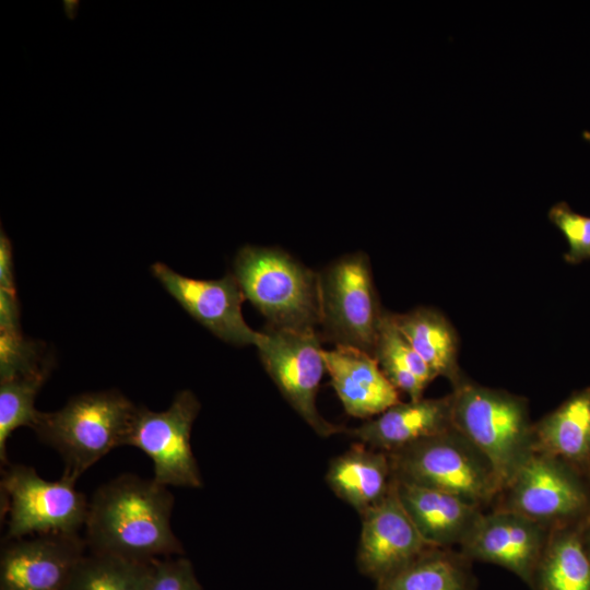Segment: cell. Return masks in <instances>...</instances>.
<instances>
[{
    "instance_id": "cell-16",
    "label": "cell",
    "mask_w": 590,
    "mask_h": 590,
    "mask_svg": "<svg viewBox=\"0 0 590 590\" xmlns=\"http://www.w3.org/2000/svg\"><path fill=\"white\" fill-rule=\"evenodd\" d=\"M540 546L531 518L519 512L498 514L472 527L469 547L475 555L527 576Z\"/></svg>"
},
{
    "instance_id": "cell-17",
    "label": "cell",
    "mask_w": 590,
    "mask_h": 590,
    "mask_svg": "<svg viewBox=\"0 0 590 590\" xmlns=\"http://www.w3.org/2000/svg\"><path fill=\"white\" fill-rule=\"evenodd\" d=\"M394 480L404 508L432 547L451 542L471 528L472 503L437 488Z\"/></svg>"
},
{
    "instance_id": "cell-13",
    "label": "cell",
    "mask_w": 590,
    "mask_h": 590,
    "mask_svg": "<svg viewBox=\"0 0 590 590\" xmlns=\"http://www.w3.org/2000/svg\"><path fill=\"white\" fill-rule=\"evenodd\" d=\"M326 370L345 412L368 418L400 402L398 389L385 376L374 355L352 346L322 351Z\"/></svg>"
},
{
    "instance_id": "cell-1",
    "label": "cell",
    "mask_w": 590,
    "mask_h": 590,
    "mask_svg": "<svg viewBox=\"0 0 590 590\" xmlns=\"http://www.w3.org/2000/svg\"><path fill=\"white\" fill-rule=\"evenodd\" d=\"M174 496L154 479L121 474L88 502L85 542L90 552L137 560L181 554L170 519Z\"/></svg>"
},
{
    "instance_id": "cell-8",
    "label": "cell",
    "mask_w": 590,
    "mask_h": 590,
    "mask_svg": "<svg viewBox=\"0 0 590 590\" xmlns=\"http://www.w3.org/2000/svg\"><path fill=\"white\" fill-rule=\"evenodd\" d=\"M388 455L397 479L437 488L472 504L487 498L498 484L491 465L480 462L451 428Z\"/></svg>"
},
{
    "instance_id": "cell-21",
    "label": "cell",
    "mask_w": 590,
    "mask_h": 590,
    "mask_svg": "<svg viewBox=\"0 0 590 590\" xmlns=\"http://www.w3.org/2000/svg\"><path fill=\"white\" fill-rule=\"evenodd\" d=\"M539 445L547 451L579 458L590 451V389L574 394L538 426Z\"/></svg>"
},
{
    "instance_id": "cell-3",
    "label": "cell",
    "mask_w": 590,
    "mask_h": 590,
    "mask_svg": "<svg viewBox=\"0 0 590 590\" xmlns=\"http://www.w3.org/2000/svg\"><path fill=\"white\" fill-rule=\"evenodd\" d=\"M269 329H315L321 322L320 278L286 251L246 245L233 273Z\"/></svg>"
},
{
    "instance_id": "cell-29",
    "label": "cell",
    "mask_w": 590,
    "mask_h": 590,
    "mask_svg": "<svg viewBox=\"0 0 590 590\" xmlns=\"http://www.w3.org/2000/svg\"><path fill=\"white\" fill-rule=\"evenodd\" d=\"M0 288L15 291L12 244L2 227L0 234Z\"/></svg>"
},
{
    "instance_id": "cell-9",
    "label": "cell",
    "mask_w": 590,
    "mask_h": 590,
    "mask_svg": "<svg viewBox=\"0 0 590 590\" xmlns=\"http://www.w3.org/2000/svg\"><path fill=\"white\" fill-rule=\"evenodd\" d=\"M200 402L190 390L179 391L162 412L137 406L126 445L142 450L153 463V479L164 486L202 487L190 436Z\"/></svg>"
},
{
    "instance_id": "cell-2",
    "label": "cell",
    "mask_w": 590,
    "mask_h": 590,
    "mask_svg": "<svg viewBox=\"0 0 590 590\" xmlns=\"http://www.w3.org/2000/svg\"><path fill=\"white\" fill-rule=\"evenodd\" d=\"M135 411L119 391L86 392L56 412H42L33 429L63 459L62 476L76 482L110 450L126 445Z\"/></svg>"
},
{
    "instance_id": "cell-10",
    "label": "cell",
    "mask_w": 590,
    "mask_h": 590,
    "mask_svg": "<svg viewBox=\"0 0 590 590\" xmlns=\"http://www.w3.org/2000/svg\"><path fill=\"white\" fill-rule=\"evenodd\" d=\"M151 272L178 304L215 337L234 345L257 346L263 332L252 330L241 312L246 299L234 274L217 280H196L156 262Z\"/></svg>"
},
{
    "instance_id": "cell-24",
    "label": "cell",
    "mask_w": 590,
    "mask_h": 590,
    "mask_svg": "<svg viewBox=\"0 0 590 590\" xmlns=\"http://www.w3.org/2000/svg\"><path fill=\"white\" fill-rule=\"evenodd\" d=\"M378 590H462V578L451 562L425 552L390 576L377 581Z\"/></svg>"
},
{
    "instance_id": "cell-6",
    "label": "cell",
    "mask_w": 590,
    "mask_h": 590,
    "mask_svg": "<svg viewBox=\"0 0 590 590\" xmlns=\"http://www.w3.org/2000/svg\"><path fill=\"white\" fill-rule=\"evenodd\" d=\"M323 335L335 345L352 346L374 355L382 319L370 264L364 252L345 255L321 274Z\"/></svg>"
},
{
    "instance_id": "cell-4",
    "label": "cell",
    "mask_w": 590,
    "mask_h": 590,
    "mask_svg": "<svg viewBox=\"0 0 590 590\" xmlns=\"http://www.w3.org/2000/svg\"><path fill=\"white\" fill-rule=\"evenodd\" d=\"M2 509L8 516L5 540L43 534H79L88 500L75 481H47L34 468L8 464L1 477Z\"/></svg>"
},
{
    "instance_id": "cell-23",
    "label": "cell",
    "mask_w": 590,
    "mask_h": 590,
    "mask_svg": "<svg viewBox=\"0 0 590 590\" xmlns=\"http://www.w3.org/2000/svg\"><path fill=\"white\" fill-rule=\"evenodd\" d=\"M50 365L37 371L2 380L0 385V459L7 464V440L21 426L34 428L42 412L35 398L47 379Z\"/></svg>"
},
{
    "instance_id": "cell-27",
    "label": "cell",
    "mask_w": 590,
    "mask_h": 590,
    "mask_svg": "<svg viewBox=\"0 0 590 590\" xmlns=\"http://www.w3.org/2000/svg\"><path fill=\"white\" fill-rule=\"evenodd\" d=\"M145 590H203L191 563L184 557L152 559Z\"/></svg>"
},
{
    "instance_id": "cell-14",
    "label": "cell",
    "mask_w": 590,
    "mask_h": 590,
    "mask_svg": "<svg viewBox=\"0 0 590 590\" xmlns=\"http://www.w3.org/2000/svg\"><path fill=\"white\" fill-rule=\"evenodd\" d=\"M452 426L451 397L398 402L345 434L370 448L394 452L423 439L441 434Z\"/></svg>"
},
{
    "instance_id": "cell-18",
    "label": "cell",
    "mask_w": 590,
    "mask_h": 590,
    "mask_svg": "<svg viewBox=\"0 0 590 590\" xmlns=\"http://www.w3.org/2000/svg\"><path fill=\"white\" fill-rule=\"evenodd\" d=\"M514 503L517 512L529 518H552L578 509L582 495L554 463L533 457L517 469Z\"/></svg>"
},
{
    "instance_id": "cell-15",
    "label": "cell",
    "mask_w": 590,
    "mask_h": 590,
    "mask_svg": "<svg viewBox=\"0 0 590 590\" xmlns=\"http://www.w3.org/2000/svg\"><path fill=\"white\" fill-rule=\"evenodd\" d=\"M392 480L389 455L362 442L333 458L326 473L331 491L359 515L385 497Z\"/></svg>"
},
{
    "instance_id": "cell-11",
    "label": "cell",
    "mask_w": 590,
    "mask_h": 590,
    "mask_svg": "<svg viewBox=\"0 0 590 590\" xmlns=\"http://www.w3.org/2000/svg\"><path fill=\"white\" fill-rule=\"evenodd\" d=\"M361 517L356 565L363 575L376 581L398 571L432 548L404 508L394 476L385 497Z\"/></svg>"
},
{
    "instance_id": "cell-30",
    "label": "cell",
    "mask_w": 590,
    "mask_h": 590,
    "mask_svg": "<svg viewBox=\"0 0 590 590\" xmlns=\"http://www.w3.org/2000/svg\"><path fill=\"white\" fill-rule=\"evenodd\" d=\"M582 137H583V139H586L587 141H590V132H589V131H583V132H582Z\"/></svg>"
},
{
    "instance_id": "cell-20",
    "label": "cell",
    "mask_w": 590,
    "mask_h": 590,
    "mask_svg": "<svg viewBox=\"0 0 590 590\" xmlns=\"http://www.w3.org/2000/svg\"><path fill=\"white\" fill-rule=\"evenodd\" d=\"M374 356L389 381L410 400L422 399L426 386L436 377L394 324L391 312H384Z\"/></svg>"
},
{
    "instance_id": "cell-28",
    "label": "cell",
    "mask_w": 590,
    "mask_h": 590,
    "mask_svg": "<svg viewBox=\"0 0 590 590\" xmlns=\"http://www.w3.org/2000/svg\"><path fill=\"white\" fill-rule=\"evenodd\" d=\"M0 328L2 333L19 334V304L15 291L0 288Z\"/></svg>"
},
{
    "instance_id": "cell-25",
    "label": "cell",
    "mask_w": 590,
    "mask_h": 590,
    "mask_svg": "<svg viewBox=\"0 0 590 590\" xmlns=\"http://www.w3.org/2000/svg\"><path fill=\"white\" fill-rule=\"evenodd\" d=\"M543 580L547 590H590V562L577 540L565 539L553 547Z\"/></svg>"
},
{
    "instance_id": "cell-26",
    "label": "cell",
    "mask_w": 590,
    "mask_h": 590,
    "mask_svg": "<svg viewBox=\"0 0 590 590\" xmlns=\"http://www.w3.org/2000/svg\"><path fill=\"white\" fill-rule=\"evenodd\" d=\"M548 220L567 240L566 262L577 264L590 260V216L575 212L567 202L560 201L550 209Z\"/></svg>"
},
{
    "instance_id": "cell-5",
    "label": "cell",
    "mask_w": 590,
    "mask_h": 590,
    "mask_svg": "<svg viewBox=\"0 0 590 590\" xmlns=\"http://www.w3.org/2000/svg\"><path fill=\"white\" fill-rule=\"evenodd\" d=\"M451 422L487 460L498 484L507 481L528 435L523 402L505 392L460 384L451 396Z\"/></svg>"
},
{
    "instance_id": "cell-19",
    "label": "cell",
    "mask_w": 590,
    "mask_h": 590,
    "mask_svg": "<svg viewBox=\"0 0 590 590\" xmlns=\"http://www.w3.org/2000/svg\"><path fill=\"white\" fill-rule=\"evenodd\" d=\"M391 318L436 377L459 381L457 334L441 312L418 307L405 314H391Z\"/></svg>"
},
{
    "instance_id": "cell-22",
    "label": "cell",
    "mask_w": 590,
    "mask_h": 590,
    "mask_svg": "<svg viewBox=\"0 0 590 590\" xmlns=\"http://www.w3.org/2000/svg\"><path fill=\"white\" fill-rule=\"evenodd\" d=\"M150 562L90 552L75 566L66 590H145Z\"/></svg>"
},
{
    "instance_id": "cell-12",
    "label": "cell",
    "mask_w": 590,
    "mask_h": 590,
    "mask_svg": "<svg viewBox=\"0 0 590 590\" xmlns=\"http://www.w3.org/2000/svg\"><path fill=\"white\" fill-rule=\"evenodd\" d=\"M86 546L79 534L5 540L0 556V590H66Z\"/></svg>"
},
{
    "instance_id": "cell-7",
    "label": "cell",
    "mask_w": 590,
    "mask_h": 590,
    "mask_svg": "<svg viewBox=\"0 0 590 590\" xmlns=\"http://www.w3.org/2000/svg\"><path fill=\"white\" fill-rule=\"evenodd\" d=\"M257 347L284 399L317 435L330 437L345 432V426L328 422L317 410L316 397L326 366L315 329L268 328Z\"/></svg>"
}]
</instances>
